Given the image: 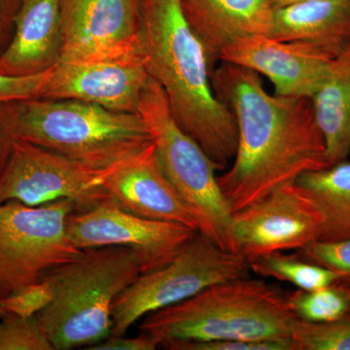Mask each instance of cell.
Returning a JSON list of instances; mask_svg holds the SVG:
<instances>
[{"label":"cell","instance_id":"obj_1","mask_svg":"<svg viewBox=\"0 0 350 350\" xmlns=\"http://www.w3.org/2000/svg\"><path fill=\"white\" fill-rule=\"evenodd\" d=\"M211 83L238 126L234 163L217 176L232 214L329 167L310 98L273 96L258 73L225 62L213 69Z\"/></svg>","mask_w":350,"mask_h":350},{"label":"cell","instance_id":"obj_2","mask_svg":"<svg viewBox=\"0 0 350 350\" xmlns=\"http://www.w3.org/2000/svg\"><path fill=\"white\" fill-rule=\"evenodd\" d=\"M139 50L176 123L224 170L238 146L236 118L214 93L206 48L180 0H142Z\"/></svg>","mask_w":350,"mask_h":350},{"label":"cell","instance_id":"obj_3","mask_svg":"<svg viewBox=\"0 0 350 350\" xmlns=\"http://www.w3.org/2000/svg\"><path fill=\"white\" fill-rule=\"evenodd\" d=\"M0 112L15 139L93 169H114L154 145L140 113L113 111L79 100L46 98L2 103Z\"/></svg>","mask_w":350,"mask_h":350},{"label":"cell","instance_id":"obj_4","mask_svg":"<svg viewBox=\"0 0 350 350\" xmlns=\"http://www.w3.org/2000/svg\"><path fill=\"white\" fill-rule=\"evenodd\" d=\"M296 315L286 293L262 280L234 278L144 317L139 329L170 340H293Z\"/></svg>","mask_w":350,"mask_h":350},{"label":"cell","instance_id":"obj_5","mask_svg":"<svg viewBox=\"0 0 350 350\" xmlns=\"http://www.w3.org/2000/svg\"><path fill=\"white\" fill-rule=\"evenodd\" d=\"M140 275L137 254L123 246L84 250L45 271L41 280L53 299L38 317L54 349L89 347L110 337L113 304Z\"/></svg>","mask_w":350,"mask_h":350},{"label":"cell","instance_id":"obj_6","mask_svg":"<svg viewBox=\"0 0 350 350\" xmlns=\"http://www.w3.org/2000/svg\"><path fill=\"white\" fill-rule=\"evenodd\" d=\"M138 112L150 131L163 172L180 196L198 231L222 250L232 251V213L219 187L218 163L175 121L162 88L149 78Z\"/></svg>","mask_w":350,"mask_h":350},{"label":"cell","instance_id":"obj_7","mask_svg":"<svg viewBox=\"0 0 350 350\" xmlns=\"http://www.w3.org/2000/svg\"><path fill=\"white\" fill-rule=\"evenodd\" d=\"M250 273L245 258L222 250L197 232L169 264L142 273L117 297L110 336H125L149 313L186 300L216 283L247 278Z\"/></svg>","mask_w":350,"mask_h":350},{"label":"cell","instance_id":"obj_8","mask_svg":"<svg viewBox=\"0 0 350 350\" xmlns=\"http://www.w3.org/2000/svg\"><path fill=\"white\" fill-rule=\"evenodd\" d=\"M75 211L70 200L36 206L18 200L0 204V300L81 254L66 230Z\"/></svg>","mask_w":350,"mask_h":350},{"label":"cell","instance_id":"obj_9","mask_svg":"<svg viewBox=\"0 0 350 350\" xmlns=\"http://www.w3.org/2000/svg\"><path fill=\"white\" fill-rule=\"evenodd\" d=\"M119 167L93 169L56 152L15 139L0 175V204L18 200L36 206L70 200L76 211H87L112 200L105 183Z\"/></svg>","mask_w":350,"mask_h":350},{"label":"cell","instance_id":"obj_10","mask_svg":"<svg viewBox=\"0 0 350 350\" xmlns=\"http://www.w3.org/2000/svg\"><path fill=\"white\" fill-rule=\"evenodd\" d=\"M66 230L81 250L123 246L135 251L142 273L163 268L198 231L167 221L152 220L128 213L112 200L68 216Z\"/></svg>","mask_w":350,"mask_h":350},{"label":"cell","instance_id":"obj_11","mask_svg":"<svg viewBox=\"0 0 350 350\" xmlns=\"http://www.w3.org/2000/svg\"><path fill=\"white\" fill-rule=\"evenodd\" d=\"M320 216L296 184L282 186L259 202L232 214V251L246 260L299 250L319 239Z\"/></svg>","mask_w":350,"mask_h":350},{"label":"cell","instance_id":"obj_12","mask_svg":"<svg viewBox=\"0 0 350 350\" xmlns=\"http://www.w3.org/2000/svg\"><path fill=\"white\" fill-rule=\"evenodd\" d=\"M149 78L140 50L105 59L59 62L40 98L79 100L113 111L139 113Z\"/></svg>","mask_w":350,"mask_h":350},{"label":"cell","instance_id":"obj_13","mask_svg":"<svg viewBox=\"0 0 350 350\" xmlns=\"http://www.w3.org/2000/svg\"><path fill=\"white\" fill-rule=\"evenodd\" d=\"M140 3L142 0H62L63 51L59 62L138 52Z\"/></svg>","mask_w":350,"mask_h":350},{"label":"cell","instance_id":"obj_14","mask_svg":"<svg viewBox=\"0 0 350 350\" xmlns=\"http://www.w3.org/2000/svg\"><path fill=\"white\" fill-rule=\"evenodd\" d=\"M333 57L312 43L280 41L266 34H254L226 46L219 61L266 76L278 96L312 98Z\"/></svg>","mask_w":350,"mask_h":350},{"label":"cell","instance_id":"obj_15","mask_svg":"<svg viewBox=\"0 0 350 350\" xmlns=\"http://www.w3.org/2000/svg\"><path fill=\"white\" fill-rule=\"evenodd\" d=\"M105 188L113 202L128 213L198 231L192 214L163 172L155 145L114 170Z\"/></svg>","mask_w":350,"mask_h":350},{"label":"cell","instance_id":"obj_16","mask_svg":"<svg viewBox=\"0 0 350 350\" xmlns=\"http://www.w3.org/2000/svg\"><path fill=\"white\" fill-rule=\"evenodd\" d=\"M63 51L62 0H24L10 42L0 54V73L41 75L54 68Z\"/></svg>","mask_w":350,"mask_h":350},{"label":"cell","instance_id":"obj_17","mask_svg":"<svg viewBox=\"0 0 350 350\" xmlns=\"http://www.w3.org/2000/svg\"><path fill=\"white\" fill-rule=\"evenodd\" d=\"M180 4L213 69L221 51L232 41L254 34L269 36L275 11L269 0H180Z\"/></svg>","mask_w":350,"mask_h":350},{"label":"cell","instance_id":"obj_18","mask_svg":"<svg viewBox=\"0 0 350 350\" xmlns=\"http://www.w3.org/2000/svg\"><path fill=\"white\" fill-rule=\"evenodd\" d=\"M269 36L312 43L337 56L350 43V0H304L275 9Z\"/></svg>","mask_w":350,"mask_h":350},{"label":"cell","instance_id":"obj_19","mask_svg":"<svg viewBox=\"0 0 350 350\" xmlns=\"http://www.w3.org/2000/svg\"><path fill=\"white\" fill-rule=\"evenodd\" d=\"M310 100L329 167L347 161L350 155V43L332 59Z\"/></svg>","mask_w":350,"mask_h":350},{"label":"cell","instance_id":"obj_20","mask_svg":"<svg viewBox=\"0 0 350 350\" xmlns=\"http://www.w3.org/2000/svg\"><path fill=\"white\" fill-rule=\"evenodd\" d=\"M319 211L321 241L350 238V162L301 174L296 182Z\"/></svg>","mask_w":350,"mask_h":350},{"label":"cell","instance_id":"obj_21","mask_svg":"<svg viewBox=\"0 0 350 350\" xmlns=\"http://www.w3.org/2000/svg\"><path fill=\"white\" fill-rule=\"evenodd\" d=\"M248 265L255 275L291 283L298 289L306 291L345 282L344 276L340 273L308 261L299 253L285 254L284 251L269 253L248 260Z\"/></svg>","mask_w":350,"mask_h":350},{"label":"cell","instance_id":"obj_22","mask_svg":"<svg viewBox=\"0 0 350 350\" xmlns=\"http://www.w3.org/2000/svg\"><path fill=\"white\" fill-rule=\"evenodd\" d=\"M297 319L308 322H330L350 314V284L337 282L320 289H298L286 293Z\"/></svg>","mask_w":350,"mask_h":350},{"label":"cell","instance_id":"obj_23","mask_svg":"<svg viewBox=\"0 0 350 350\" xmlns=\"http://www.w3.org/2000/svg\"><path fill=\"white\" fill-rule=\"evenodd\" d=\"M292 338L296 350H350V314L330 322L297 319Z\"/></svg>","mask_w":350,"mask_h":350},{"label":"cell","instance_id":"obj_24","mask_svg":"<svg viewBox=\"0 0 350 350\" xmlns=\"http://www.w3.org/2000/svg\"><path fill=\"white\" fill-rule=\"evenodd\" d=\"M0 350H55L38 315L24 319L6 313L0 319Z\"/></svg>","mask_w":350,"mask_h":350},{"label":"cell","instance_id":"obj_25","mask_svg":"<svg viewBox=\"0 0 350 350\" xmlns=\"http://www.w3.org/2000/svg\"><path fill=\"white\" fill-rule=\"evenodd\" d=\"M297 251L304 259L340 273L350 284V238L338 241L315 239Z\"/></svg>","mask_w":350,"mask_h":350},{"label":"cell","instance_id":"obj_26","mask_svg":"<svg viewBox=\"0 0 350 350\" xmlns=\"http://www.w3.org/2000/svg\"><path fill=\"white\" fill-rule=\"evenodd\" d=\"M52 289L40 280L16 290L0 300V306L5 313L29 319L42 312L52 301Z\"/></svg>","mask_w":350,"mask_h":350},{"label":"cell","instance_id":"obj_27","mask_svg":"<svg viewBox=\"0 0 350 350\" xmlns=\"http://www.w3.org/2000/svg\"><path fill=\"white\" fill-rule=\"evenodd\" d=\"M169 350H296L293 340H170L161 345Z\"/></svg>","mask_w":350,"mask_h":350},{"label":"cell","instance_id":"obj_28","mask_svg":"<svg viewBox=\"0 0 350 350\" xmlns=\"http://www.w3.org/2000/svg\"><path fill=\"white\" fill-rule=\"evenodd\" d=\"M52 69L31 76H11L0 73V105L11 101L40 98Z\"/></svg>","mask_w":350,"mask_h":350},{"label":"cell","instance_id":"obj_29","mask_svg":"<svg viewBox=\"0 0 350 350\" xmlns=\"http://www.w3.org/2000/svg\"><path fill=\"white\" fill-rule=\"evenodd\" d=\"M159 345L154 338L142 333L135 338L108 337V340H103L98 344L86 347L88 350H155Z\"/></svg>","mask_w":350,"mask_h":350},{"label":"cell","instance_id":"obj_30","mask_svg":"<svg viewBox=\"0 0 350 350\" xmlns=\"http://www.w3.org/2000/svg\"><path fill=\"white\" fill-rule=\"evenodd\" d=\"M24 0H0V54L10 42L14 20Z\"/></svg>","mask_w":350,"mask_h":350},{"label":"cell","instance_id":"obj_31","mask_svg":"<svg viewBox=\"0 0 350 350\" xmlns=\"http://www.w3.org/2000/svg\"><path fill=\"white\" fill-rule=\"evenodd\" d=\"M14 142H15V137L12 131L0 112V175L8 162Z\"/></svg>","mask_w":350,"mask_h":350},{"label":"cell","instance_id":"obj_32","mask_svg":"<svg viewBox=\"0 0 350 350\" xmlns=\"http://www.w3.org/2000/svg\"><path fill=\"white\" fill-rule=\"evenodd\" d=\"M275 9L282 8V7L290 5V4L297 3V2L304 1V0H269Z\"/></svg>","mask_w":350,"mask_h":350},{"label":"cell","instance_id":"obj_33","mask_svg":"<svg viewBox=\"0 0 350 350\" xmlns=\"http://www.w3.org/2000/svg\"><path fill=\"white\" fill-rule=\"evenodd\" d=\"M6 313L4 312V310H2L1 308V306H0V319H1L2 317H3V315H5Z\"/></svg>","mask_w":350,"mask_h":350}]
</instances>
